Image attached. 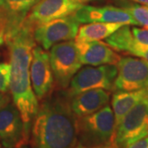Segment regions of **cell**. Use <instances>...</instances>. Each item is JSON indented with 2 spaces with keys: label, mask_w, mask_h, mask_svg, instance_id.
<instances>
[{
  "label": "cell",
  "mask_w": 148,
  "mask_h": 148,
  "mask_svg": "<svg viewBox=\"0 0 148 148\" xmlns=\"http://www.w3.org/2000/svg\"><path fill=\"white\" fill-rule=\"evenodd\" d=\"M33 31L34 27L24 20L19 27L3 35L10 54L9 89L29 137L40 106L30 77L32 49L36 46Z\"/></svg>",
  "instance_id": "obj_1"
},
{
  "label": "cell",
  "mask_w": 148,
  "mask_h": 148,
  "mask_svg": "<svg viewBox=\"0 0 148 148\" xmlns=\"http://www.w3.org/2000/svg\"><path fill=\"white\" fill-rule=\"evenodd\" d=\"M77 119L67 93L45 98L32 123L33 148H75L78 142Z\"/></svg>",
  "instance_id": "obj_2"
},
{
  "label": "cell",
  "mask_w": 148,
  "mask_h": 148,
  "mask_svg": "<svg viewBox=\"0 0 148 148\" xmlns=\"http://www.w3.org/2000/svg\"><path fill=\"white\" fill-rule=\"evenodd\" d=\"M114 114L109 105L91 114L77 119V143L83 146L114 145Z\"/></svg>",
  "instance_id": "obj_3"
},
{
  "label": "cell",
  "mask_w": 148,
  "mask_h": 148,
  "mask_svg": "<svg viewBox=\"0 0 148 148\" xmlns=\"http://www.w3.org/2000/svg\"><path fill=\"white\" fill-rule=\"evenodd\" d=\"M117 74L116 65L85 67L80 69L71 80L67 95L71 99L77 94L92 89L113 90Z\"/></svg>",
  "instance_id": "obj_4"
},
{
  "label": "cell",
  "mask_w": 148,
  "mask_h": 148,
  "mask_svg": "<svg viewBox=\"0 0 148 148\" xmlns=\"http://www.w3.org/2000/svg\"><path fill=\"white\" fill-rule=\"evenodd\" d=\"M50 65L53 78L62 88L69 87L74 75L82 68L79 53L73 40L58 43L50 49Z\"/></svg>",
  "instance_id": "obj_5"
},
{
  "label": "cell",
  "mask_w": 148,
  "mask_h": 148,
  "mask_svg": "<svg viewBox=\"0 0 148 148\" xmlns=\"http://www.w3.org/2000/svg\"><path fill=\"white\" fill-rule=\"evenodd\" d=\"M148 136V97L132 108L116 127L114 145L127 148L129 145Z\"/></svg>",
  "instance_id": "obj_6"
},
{
  "label": "cell",
  "mask_w": 148,
  "mask_h": 148,
  "mask_svg": "<svg viewBox=\"0 0 148 148\" xmlns=\"http://www.w3.org/2000/svg\"><path fill=\"white\" fill-rule=\"evenodd\" d=\"M80 23L72 15L57 18L34 28L35 41L48 50L62 41L73 40L78 32Z\"/></svg>",
  "instance_id": "obj_7"
},
{
  "label": "cell",
  "mask_w": 148,
  "mask_h": 148,
  "mask_svg": "<svg viewBox=\"0 0 148 148\" xmlns=\"http://www.w3.org/2000/svg\"><path fill=\"white\" fill-rule=\"evenodd\" d=\"M117 68L113 90L132 91L148 87V61L138 57H121Z\"/></svg>",
  "instance_id": "obj_8"
},
{
  "label": "cell",
  "mask_w": 148,
  "mask_h": 148,
  "mask_svg": "<svg viewBox=\"0 0 148 148\" xmlns=\"http://www.w3.org/2000/svg\"><path fill=\"white\" fill-rule=\"evenodd\" d=\"M30 137L21 114L14 104L8 103L0 110V142L3 148H21Z\"/></svg>",
  "instance_id": "obj_9"
},
{
  "label": "cell",
  "mask_w": 148,
  "mask_h": 148,
  "mask_svg": "<svg viewBox=\"0 0 148 148\" xmlns=\"http://www.w3.org/2000/svg\"><path fill=\"white\" fill-rule=\"evenodd\" d=\"M30 77L32 89L38 101L45 98L53 88L54 78L50 65L49 53L39 45H36L32 49Z\"/></svg>",
  "instance_id": "obj_10"
},
{
  "label": "cell",
  "mask_w": 148,
  "mask_h": 148,
  "mask_svg": "<svg viewBox=\"0 0 148 148\" xmlns=\"http://www.w3.org/2000/svg\"><path fill=\"white\" fill-rule=\"evenodd\" d=\"M73 16L79 23L110 22L138 26V22L127 11L123 8H120L114 6L94 7L82 5L73 13Z\"/></svg>",
  "instance_id": "obj_11"
},
{
  "label": "cell",
  "mask_w": 148,
  "mask_h": 148,
  "mask_svg": "<svg viewBox=\"0 0 148 148\" xmlns=\"http://www.w3.org/2000/svg\"><path fill=\"white\" fill-rule=\"evenodd\" d=\"M82 5L72 0H40L25 20L35 28L48 21L72 15Z\"/></svg>",
  "instance_id": "obj_12"
},
{
  "label": "cell",
  "mask_w": 148,
  "mask_h": 148,
  "mask_svg": "<svg viewBox=\"0 0 148 148\" xmlns=\"http://www.w3.org/2000/svg\"><path fill=\"white\" fill-rule=\"evenodd\" d=\"M76 45L82 64L100 66L105 64L117 65L121 57L106 42L99 40L77 42Z\"/></svg>",
  "instance_id": "obj_13"
},
{
  "label": "cell",
  "mask_w": 148,
  "mask_h": 148,
  "mask_svg": "<svg viewBox=\"0 0 148 148\" xmlns=\"http://www.w3.org/2000/svg\"><path fill=\"white\" fill-rule=\"evenodd\" d=\"M40 0H0V27L3 34L19 27Z\"/></svg>",
  "instance_id": "obj_14"
},
{
  "label": "cell",
  "mask_w": 148,
  "mask_h": 148,
  "mask_svg": "<svg viewBox=\"0 0 148 148\" xmlns=\"http://www.w3.org/2000/svg\"><path fill=\"white\" fill-rule=\"evenodd\" d=\"M110 98V90L104 89L86 90L71 98V109L76 116L82 118L100 110L109 104Z\"/></svg>",
  "instance_id": "obj_15"
},
{
  "label": "cell",
  "mask_w": 148,
  "mask_h": 148,
  "mask_svg": "<svg viewBox=\"0 0 148 148\" xmlns=\"http://www.w3.org/2000/svg\"><path fill=\"white\" fill-rule=\"evenodd\" d=\"M148 97V87L132 91H115L112 96V110L115 119V129L123 117L143 99Z\"/></svg>",
  "instance_id": "obj_16"
},
{
  "label": "cell",
  "mask_w": 148,
  "mask_h": 148,
  "mask_svg": "<svg viewBox=\"0 0 148 148\" xmlns=\"http://www.w3.org/2000/svg\"><path fill=\"white\" fill-rule=\"evenodd\" d=\"M121 23L110 22H91L79 27L77 35L75 38L77 42H89L106 39L114 32L119 29Z\"/></svg>",
  "instance_id": "obj_17"
},
{
  "label": "cell",
  "mask_w": 148,
  "mask_h": 148,
  "mask_svg": "<svg viewBox=\"0 0 148 148\" xmlns=\"http://www.w3.org/2000/svg\"><path fill=\"white\" fill-rule=\"evenodd\" d=\"M127 11L138 25L148 28V7L137 3H126L123 7Z\"/></svg>",
  "instance_id": "obj_18"
},
{
  "label": "cell",
  "mask_w": 148,
  "mask_h": 148,
  "mask_svg": "<svg viewBox=\"0 0 148 148\" xmlns=\"http://www.w3.org/2000/svg\"><path fill=\"white\" fill-rule=\"evenodd\" d=\"M11 67L10 64L0 63V92H7L9 88Z\"/></svg>",
  "instance_id": "obj_19"
},
{
  "label": "cell",
  "mask_w": 148,
  "mask_h": 148,
  "mask_svg": "<svg viewBox=\"0 0 148 148\" xmlns=\"http://www.w3.org/2000/svg\"><path fill=\"white\" fill-rule=\"evenodd\" d=\"M131 30L135 41L140 45L148 47V28H139L134 27H132Z\"/></svg>",
  "instance_id": "obj_20"
},
{
  "label": "cell",
  "mask_w": 148,
  "mask_h": 148,
  "mask_svg": "<svg viewBox=\"0 0 148 148\" xmlns=\"http://www.w3.org/2000/svg\"><path fill=\"white\" fill-rule=\"evenodd\" d=\"M127 148H148V136L129 145Z\"/></svg>",
  "instance_id": "obj_21"
},
{
  "label": "cell",
  "mask_w": 148,
  "mask_h": 148,
  "mask_svg": "<svg viewBox=\"0 0 148 148\" xmlns=\"http://www.w3.org/2000/svg\"><path fill=\"white\" fill-rule=\"evenodd\" d=\"M75 148H117L114 145H102V146H92V147H88V146H83L80 143H77Z\"/></svg>",
  "instance_id": "obj_22"
},
{
  "label": "cell",
  "mask_w": 148,
  "mask_h": 148,
  "mask_svg": "<svg viewBox=\"0 0 148 148\" xmlns=\"http://www.w3.org/2000/svg\"><path fill=\"white\" fill-rule=\"evenodd\" d=\"M8 103H9V97L8 95L3 94V92H0V110L5 106Z\"/></svg>",
  "instance_id": "obj_23"
},
{
  "label": "cell",
  "mask_w": 148,
  "mask_h": 148,
  "mask_svg": "<svg viewBox=\"0 0 148 148\" xmlns=\"http://www.w3.org/2000/svg\"><path fill=\"white\" fill-rule=\"evenodd\" d=\"M132 1H134V2H136L138 3H140L142 5L147 6L148 7V0H132Z\"/></svg>",
  "instance_id": "obj_24"
},
{
  "label": "cell",
  "mask_w": 148,
  "mask_h": 148,
  "mask_svg": "<svg viewBox=\"0 0 148 148\" xmlns=\"http://www.w3.org/2000/svg\"><path fill=\"white\" fill-rule=\"evenodd\" d=\"M72 1H73L77 3H79V4H83V3H86L89 1H91V0H72Z\"/></svg>",
  "instance_id": "obj_25"
},
{
  "label": "cell",
  "mask_w": 148,
  "mask_h": 148,
  "mask_svg": "<svg viewBox=\"0 0 148 148\" xmlns=\"http://www.w3.org/2000/svg\"><path fill=\"white\" fill-rule=\"evenodd\" d=\"M5 40H4V36H3V34H0V47H1V45L3 44Z\"/></svg>",
  "instance_id": "obj_26"
},
{
  "label": "cell",
  "mask_w": 148,
  "mask_h": 148,
  "mask_svg": "<svg viewBox=\"0 0 148 148\" xmlns=\"http://www.w3.org/2000/svg\"><path fill=\"white\" fill-rule=\"evenodd\" d=\"M21 148H29V147H25V146H24V147H22Z\"/></svg>",
  "instance_id": "obj_27"
},
{
  "label": "cell",
  "mask_w": 148,
  "mask_h": 148,
  "mask_svg": "<svg viewBox=\"0 0 148 148\" xmlns=\"http://www.w3.org/2000/svg\"><path fill=\"white\" fill-rule=\"evenodd\" d=\"M0 148H2V144H1V142H0Z\"/></svg>",
  "instance_id": "obj_28"
}]
</instances>
